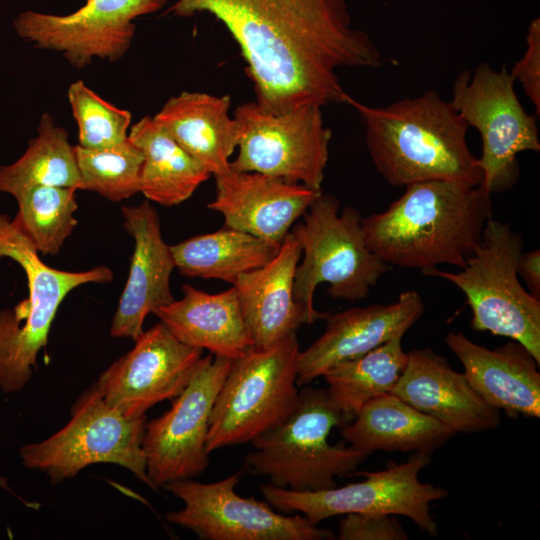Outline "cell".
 <instances>
[{"instance_id": "6da1fadb", "label": "cell", "mask_w": 540, "mask_h": 540, "mask_svg": "<svg viewBox=\"0 0 540 540\" xmlns=\"http://www.w3.org/2000/svg\"><path fill=\"white\" fill-rule=\"evenodd\" d=\"M171 10L181 17L207 12L225 25L257 104L273 114L347 104L336 70L382 64L374 41L352 25L344 0H178Z\"/></svg>"}, {"instance_id": "7a4b0ae2", "label": "cell", "mask_w": 540, "mask_h": 540, "mask_svg": "<svg viewBox=\"0 0 540 540\" xmlns=\"http://www.w3.org/2000/svg\"><path fill=\"white\" fill-rule=\"evenodd\" d=\"M490 196L462 182L410 184L385 211L362 219L365 242L389 266L463 268L492 218Z\"/></svg>"}, {"instance_id": "3957f363", "label": "cell", "mask_w": 540, "mask_h": 540, "mask_svg": "<svg viewBox=\"0 0 540 540\" xmlns=\"http://www.w3.org/2000/svg\"><path fill=\"white\" fill-rule=\"evenodd\" d=\"M347 104L358 111L370 158L391 186L435 180L481 185L479 160L467 143L469 126L436 91L382 107L351 96Z\"/></svg>"}, {"instance_id": "277c9868", "label": "cell", "mask_w": 540, "mask_h": 540, "mask_svg": "<svg viewBox=\"0 0 540 540\" xmlns=\"http://www.w3.org/2000/svg\"><path fill=\"white\" fill-rule=\"evenodd\" d=\"M353 417L341 411L328 391L305 387L292 412L251 442L255 451L245 455L244 467L270 484L292 491H320L336 487L335 477L351 473L371 453L328 436Z\"/></svg>"}, {"instance_id": "5b68a950", "label": "cell", "mask_w": 540, "mask_h": 540, "mask_svg": "<svg viewBox=\"0 0 540 540\" xmlns=\"http://www.w3.org/2000/svg\"><path fill=\"white\" fill-rule=\"evenodd\" d=\"M303 216L291 231L302 250L293 295L305 324H312L328 314L313 305L320 283L329 284L327 293L332 298L355 302L369 295L390 266L368 248L361 214L352 207L340 212L336 197L321 192Z\"/></svg>"}, {"instance_id": "8992f818", "label": "cell", "mask_w": 540, "mask_h": 540, "mask_svg": "<svg viewBox=\"0 0 540 540\" xmlns=\"http://www.w3.org/2000/svg\"><path fill=\"white\" fill-rule=\"evenodd\" d=\"M0 257L17 262L24 270L27 299L0 310V390L23 389L37 367V355L48 341L49 331L64 298L88 283H108L113 272L107 266L84 271H65L46 265L31 241L6 214L0 213Z\"/></svg>"}, {"instance_id": "52a82bcc", "label": "cell", "mask_w": 540, "mask_h": 540, "mask_svg": "<svg viewBox=\"0 0 540 540\" xmlns=\"http://www.w3.org/2000/svg\"><path fill=\"white\" fill-rule=\"evenodd\" d=\"M521 235L510 224L490 218L463 268L423 273L445 279L466 296L471 327L521 343L540 363V300L518 278Z\"/></svg>"}, {"instance_id": "ba28073f", "label": "cell", "mask_w": 540, "mask_h": 540, "mask_svg": "<svg viewBox=\"0 0 540 540\" xmlns=\"http://www.w3.org/2000/svg\"><path fill=\"white\" fill-rule=\"evenodd\" d=\"M299 354L293 332L268 346L253 345L233 360L213 405L209 454L251 442L292 412L299 395Z\"/></svg>"}, {"instance_id": "9c48e42d", "label": "cell", "mask_w": 540, "mask_h": 540, "mask_svg": "<svg viewBox=\"0 0 540 540\" xmlns=\"http://www.w3.org/2000/svg\"><path fill=\"white\" fill-rule=\"evenodd\" d=\"M145 414L126 416L110 406L96 382L86 389L71 409L70 421L49 438L21 447L25 467L44 473L51 483L75 477L98 463L125 467L150 487L142 439Z\"/></svg>"}, {"instance_id": "30bf717a", "label": "cell", "mask_w": 540, "mask_h": 540, "mask_svg": "<svg viewBox=\"0 0 540 540\" xmlns=\"http://www.w3.org/2000/svg\"><path fill=\"white\" fill-rule=\"evenodd\" d=\"M515 82L505 67L496 71L483 62L472 74L461 71L452 87L451 105L480 134L481 186L489 194L506 190L516 182L519 153L540 150L536 117L525 111Z\"/></svg>"}, {"instance_id": "8fae6325", "label": "cell", "mask_w": 540, "mask_h": 540, "mask_svg": "<svg viewBox=\"0 0 540 540\" xmlns=\"http://www.w3.org/2000/svg\"><path fill=\"white\" fill-rule=\"evenodd\" d=\"M430 454L414 452L404 463L390 462L386 469L359 473L365 480L320 491H292L272 484L260 486L267 502L281 513H302L311 523L337 515H402L431 535L438 526L430 513V503L447 496L446 490L419 480L420 471L430 463Z\"/></svg>"}, {"instance_id": "7c38bea8", "label": "cell", "mask_w": 540, "mask_h": 540, "mask_svg": "<svg viewBox=\"0 0 540 540\" xmlns=\"http://www.w3.org/2000/svg\"><path fill=\"white\" fill-rule=\"evenodd\" d=\"M320 106L306 105L281 114L256 101L234 111L238 154L230 168L258 172L321 191L332 132Z\"/></svg>"}, {"instance_id": "4fadbf2b", "label": "cell", "mask_w": 540, "mask_h": 540, "mask_svg": "<svg viewBox=\"0 0 540 540\" xmlns=\"http://www.w3.org/2000/svg\"><path fill=\"white\" fill-rule=\"evenodd\" d=\"M232 363L233 359L211 353L202 356L170 409L146 422L142 450L151 489L196 477L207 468L210 417Z\"/></svg>"}, {"instance_id": "5bb4252c", "label": "cell", "mask_w": 540, "mask_h": 540, "mask_svg": "<svg viewBox=\"0 0 540 540\" xmlns=\"http://www.w3.org/2000/svg\"><path fill=\"white\" fill-rule=\"evenodd\" d=\"M242 471L213 483L189 479L163 486L184 507L165 515L168 522L191 530L204 540H330L334 535L304 515L274 511L269 503L235 492Z\"/></svg>"}, {"instance_id": "9a60e30c", "label": "cell", "mask_w": 540, "mask_h": 540, "mask_svg": "<svg viewBox=\"0 0 540 540\" xmlns=\"http://www.w3.org/2000/svg\"><path fill=\"white\" fill-rule=\"evenodd\" d=\"M166 0H86L68 15L21 12L13 22L18 36L41 49L61 53L75 68L94 58L118 61L131 46L139 16L160 10Z\"/></svg>"}, {"instance_id": "2e32d148", "label": "cell", "mask_w": 540, "mask_h": 540, "mask_svg": "<svg viewBox=\"0 0 540 540\" xmlns=\"http://www.w3.org/2000/svg\"><path fill=\"white\" fill-rule=\"evenodd\" d=\"M134 341V347L96 381L104 400L126 416L143 415L154 405L177 397L203 352L182 343L161 321Z\"/></svg>"}, {"instance_id": "e0dca14e", "label": "cell", "mask_w": 540, "mask_h": 540, "mask_svg": "<svg viewBox=\"0 0 540 540\" xmlns=\"http://www.w3.org/2000/svg\"><path fill=\"white\" fill-rule=\"evenodd\" d=\"M425 309L417 291L407 290L389 304L356 307L324 318V333L298 359V385H307L333 365L361 356L404 334Z\"/></svg>"}, {"instance_id": "ac0fdd59", "label": "cell", "mask_w": 540, "mask_h": 540, "mask_svg": "<svg viewBox=\"0 0 540 540\" xmlns=\"http://www.w3.org/2000/svg\"><path fill=\"white\" fill-rule=\"evenodd\" d=\"M121 212L134 250L110 335L135 340L144 331L145 318L175 300L170 289L175 262L171 247L163 240L159 215L148 201L124 206Z\"/></svg>"}, {"instance_id": "d6986e66", "label": "cell", "mask_w": 540, "mask_h": 540, "mask_svg": "<svg viewBox=\"0 0 540 540\" xmlns=\"http://www.w3.org/2000/svg\"><path fill=\"white\" fill-rule=\"evenodd\" d=\"M215 179L216 195L207 207L223 215L226 227L275 244L321 193L258 172L230 170Z\"/></svg>"}, {"instance_id": "ffe728a7", "label": "cell", "mask_w": 540, "mask_h": 540, "mask_svg": "<svg viewBox=\"0 0 540 540\" xmlns=\"http://www.w3.org/2000/svg\"><path fill=\"white\" fill-rule=\"evenodd\" d=\"M391 394L455 433L492 430L501 423L500 411L488 405L463 373L430 348L408 352L407 364Z\"/></svg>"}, {"instance_id": "44dd1931", "label": "cell", "mask_w": 540, "mask_h": 540, "mask_svg": "<svg viewBox=\"0 0 540 540\" xmlns=\"http://www.w3.org/2000/svg\"><path fill=\"white\" fill-rule=\"evenodd\" d=\"M445 342L488 405L510 418L540 417V363L521 343L512 340L488 349L461 332H449Z\"/></svg>"}, {"instance_id": "7402d4cb", "label": "cell", "mask_w": 540, "mask_h": 540, "mask_svg": "<svg viewBox=\"0 0 540 540\" xmlns=\"http://www.w3.org/2000/svg\"><path fill=\"white\" fill-rule=\"evenodd\" d=\"M301 255L298 240L289 232L270 261L233 283L254 346L271 345L305 324L293 295Z\"/></svg>"}, {"instance_id": "603a6c76", "label": "cell", "mask_w": 540, "mask_h": 540, "mask_svg": "<svg viewBox=\"0 0 540 540\" xmlns=\"http://www.w3.org/2000/svg\"><path fill=\"white\" fill-rule=\"evenodd\" d=\"M230 105L227 95L184 91L171 97L153 120L216 177L231 170L229 159L238 144Z\"/></svg>"}, {"instance_id": "cb8c5ba5", "label": "cell", "mask_w": 540, "mask_h": 540, "mask_svg": "<svg viewBox=\"0 0 540 540\" xmlns=\"http://www.w3.org/2000/svg\"><path fill=\"white\" fill-rule=\"evenodd\" d=\"M182 292L154 312L178 340L233 360L253 346L234 286L211 294L184 284Z\"/></svg>"}, {"instance_id": "d4e9b609", "label": "cell", "mask_w": 540, "mask_h": 540, "mask_svg": "<svg viewBox=\"0 0 540 540\" xmlns=\"http://www.w3.org/2000/svg\"><path fill=\"white\" fill-rule=\"evenodd\" d=\"M340 429L352 447L369 453L383 450L431 454L456 434L391 393L366 403Z\"/></svg>"}, {"instance_id": "484cf974", "label": "cell", "mask_w": 540, "mask_h": 540, "mask_svg": "<svg viewBox=\"0 0 540 540\" xmlns=\"http://www.w3.org/2000/svg\"><path fill=\"white\" fill-rule=\"evenodd\" d=\"M128 137L143 152L140 192L150 201L166 207L178 205L211 176L153 117L136 122Z\"/></svg>"}, {"instance_id": "4316f807", "label": "cell", "mask_w": 540, "mask_h": 540, "mask_svg": "<svg viewBox=\"0 0 540 540\" xmlns=\"http://www.w3.org/2000/svg\"><path fill=\"white\" fill-rule=\"evenodd\" d=\"M280 246L225 226L170 247L175 268L182 275L218 279L233 285L241 274L270 261Z\"/></svg>"}, {"instance_id": "83f0119b", "label": "cell", "mask_w": 540, "mask_h": 540, "mask_svg": "<svg viewBox=\"0 0 540 540\" xmlns=\"http://www.w3.org/2000/svg\"><path fill=\"white\" fill-rule=\"evenodd\" d=\"M37 186L81 188L74 146L68 132L57 126L49 114L42 115L37 136L14 163L0 166V192L14 198Z\"/></svg>"}, {"instance_id": "f1b7e54d", "label": "cell", "mask_w": 540, "mask_h": 540, "mask_svg": "<svg viewBox=\"0 0 540 540\" xmlns=\"http://www.w3.org/2000/svg\"><path fill=\"white\" fill-rule=\"evenodd\" d=\"M407 360L402 337H395L361 356L333 365L322 376L332 402L354 418L366 403L391 393Z\"/></svg>"}, {"instance_id": "f546056e", "label": "cell", "mask_w": 540, "mask_h": 540, "mask_svg": "<svg viewBox=\"0 0 540 540\" xmlns=\"http://www.w3.org/2000/svg\"><path fill=\"white\" fill-rule=\"evenodd\" d=\"M76 189L37 186L18 194V212L13 219L38 253L57 255L72 234L78 209Z\"/></svg>"}, {"instance_id": "4dcf8cb0", "label": "cell", "mask_w": 540, "mask_h": 540, "mask_svg": "<svg viewBox=\"0 0 540 540\" xmlns=\"http://www.w3.org/2000/svg\"><path fill=\"white\" fill-rule=\"evenodd\" d=\"M74 150L81 178L80 190L94 191L113 202L140 192L144 155L129 137L105 148L88 149L77 145Z\"/></svg>"}, {"instance_id": "1f68e13d", "label": "cell", "mask_w": 540, "mask_h": 540, "mask_svg": "<svg viewBox=\"0 0 540 540\" xmlns=\"http://www.w3.org/2000/svg\"><path fill=\"white\" fill-rule=\"evenodd\" d=\"M73 117L78 125L79 146L105 148L128 138L131 113L104 100L84 82L77 80L67 91Z\"/></svg>"}, {"instance_id": "d6a6232c", "label": "cell", "mask_w": 540, "mask_h": 540, "mask_svg": "<svg viewBox=\"0 0 540 540\" xmlns=\"http://www.w3.org/2000/svg\"><path fill=\"white\" fill-rule=\"evenodd\" d=\"M339 540H407L395 515L346 514L339 524Z\"/></svg>"}, {"instance_id": "836d02e7", "label": "cell", "mask_w": 540, "mask_h": 540, "mask_svg": "<svg viewBox=\"0 0 540 540\" xmlns=\"http://www.w3.org/2000/svg\"><path fill=\"white\" fill-rule=\"evenodd\" d=\"M511 76L519 81L540 116V19L535 18L526 35V50L512 67Z\"/></svg>"}, {"instance_id": "e575fe53", "label": "cell", "mask_w": 540, "mask_h": 540, "mask_svg": "<svg viewBox=\"0 0 540 540\" xmlns=\"http://www.w3.org/2000/svg\"><path fill=\"white\" fill-rule=\"evenodd\" d=\"M518 275H520L530 289V293L540 297V251L534 249L523 252L518 262Z\"/></svg>"}, {"instance_id": "d590c367", "label": "cell", "mask_w": 540, "mask_h": 540, "mask_svg": "<svg viewBox=\"0 0 540 540\" xmlns=\"http://www.w3.org/2000/svg\"><path fill=\"white\" fill-rule=\"evenodd\" d=\"M0 487L8 489V483L7 480L3 477H0Z\"/></svg>"}]
</instances>
